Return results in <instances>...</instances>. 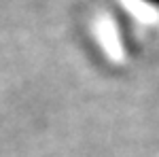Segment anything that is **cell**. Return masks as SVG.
I'll return each instance as SVG.
<instances>
[{
    "mask_svg": "<svg viewBox=\"0 0 159 157\" xmlns=\"http://www.w3.org/2000/svg\"><path fill=\"white\" fill-rule=\"evenodd\" d=\"M142 2H147V4H151V7H157L159 9V0H142Z\"/></svg>",
    "mask_w": 159,
    "mask_h": 157,
    "instance_id": "obj_1",
    "label": "cell"
}]
</instances>
